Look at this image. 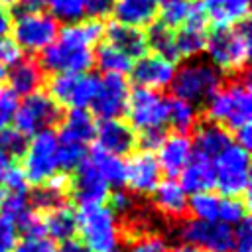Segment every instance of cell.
<instances>
[{"label":"cell","instance_id":"277c9868","mask_svg":"<svg viewBox=\"0 0 252 252\" xmlns=\"http://www.w3.org/2000/svg\"><path fill=\"white\" fill-rule=\"evenodd\" d=\"M222 85V73L211 65L209 61H187L179 69H175V75L171 79V91L173 96L187 100L191 104L207 102L209 96Z\"/></svg>","mask_w":252,"mask_h":252},{"label":"cell","instance_id":"ab89813d","mask_svg":"<svg viewBox=\"0 0 252 252\" xmlns=\"http://www.w3.org/2000/svg\"><path fill=\"white\" fill-rule=\"evenodd\" d=\"M167 132L163 128H148V130H140L136 132V138H138V150L140 152H158L161 142L165 140Z\"/></svg>","mask_w":252,"mask_h":252},{"label":"cell","instance_id":"52a82bcc","mask_svg":"<svg viewBox=\"0 0 252 252\" xmlns=\"http://www.w3.org/2000/svg\"><path fill=\"white\" fill-rule=\"evenodd\" d=\"M248 150L238 144H230L224 152L215 158V187L224 197L250 195V173H248Z\"/></svg>","mask_w":252,"mask_h":252},{"label":"cell","instance_id":"603a6c76","mask_svg":"<svg viewBox=\"0 0 252 252\" xmlns=\"http://www.w3.org/2000/svg\"><path fill=\"white\" fill-rule=\"evenodd\" d=\"M6 79H8V87L20 96V94H32L35 91L41 89L43 85V69L39 67L37 61L30 59V57H22L18 59L14 65H10V69L6 71Z\"/></svg>","mask_w":252,"mask_h":252},{"label":"cell","instance_id":"9c48e42d","mask_svg":"<svg viewBox=\"0 0 252 252\" xmlns=\"http://www.w3.org/2000/svg\"><path fill=\"white\" fill-rule=\"evenodd\" d=\"M20 167L28 185H41L57 171V138L51 130L33 134Z\"/></svg>","mask_w":252,"mask_h":252},{"label":"cell","instance_id":"ffe728a7","mask_svg":"<svg viewBox=\"0 0 252 252\" xmlns=\"http://www.w3.org/2000/svg\"><path fill=\"white\" fill-rule=\"evenodd\" d=\"M96 134V120L85 108H71L65 112L57 124V142L59 144H91Z\"/></svg>","mask_w":252,"mask_h":252},{"label":"cell","instance_id":"9a60e30c","mask_svg":"<svg viewBox=\"0 0 252 252\" xmlns=\"http://www.w3.org/2000/svg\"><path fill=\"white\" fill-rule=\"evenodd\" d=\"M126 165V181L128 191L138 197H150L154 189L161 181V167L158 158L150 152H134L128 156Z\"/></svg>","mask_w":252,"mask_h":252},{"label":"cell","instance_id":"74e56055","mask_svg":"<svg viewBox=\"0 0 252 252\" xmlns=\"http://www.w3.org/2000/svg\"><path fill=\"white\" fill-rule=\"evenodd\" d=\"M28 136H24L22 132H18L14 126H8L4 130H0V148L8 154V158L18 163L24 154H26V148H28Z\"/></svg>","mask_w":252,"mask_h":252},{"label":"cell","instance_id":"7c38bea8","mask_svg":"<svg viewBox=\"0 0 252 252\" xmlns=\"http://www.w3.org/2000/svg\"><path fill=\"white\" fill-rule=\"evenodd\" d=\"M98 77L93 73H59L47 81V94L63 108H85L93 100Z\"/></svg>","mask_w":252,"mask_h":252},{"label":"cell","instance_id":"6da1fadb","mask_svg":"<svg viewBox=\"0 0 252 252\" xmlns=\"http://www.w3.org/2000/svg\"><path fill=\"white\" fill-rule=\"evenodd\" d=\"M104 33L100 20H79L59 30L55 41L39 55L43 73H89L94 65V45Z\"/></svg>","mask_w":252,"mask_h":252},{"label":"cell","instance_id":"8d00e7d4","mask_svg":"<svg viewBox=\"0 0 252 252\" xmlns=\"http://www.w3.org/2000/svg\"><path fill=\"white\" fill-rule=\"evenodd\" d=\"M87 152L89 150L85 144H73V142L59 144L57 142V169L71 173L73 169H77L85 161Z\"/></svg>","mask_w":252,"mask_h":252},{"label":"cell","instance_id":"ac0fdd59","mask_svg":"<svg viewBox=\"0 0 252 252\" xmlns=\"http://www.w3.org/2000/svg\"><path fill=\"white\" fill-rule=\"evenodd\" d=\"M130 75H132V81L140 89L161 91L171 85V79L175 75V63H171L156 53L142 55L132 63Z\"/></svg>","mask_w":252,"mask_h":252},{"label":"cell","instance_id":"f546056e","mask_svg":"<svg viewBox=\"0 0 252 252\" xmlns=\"http://www.w3.org/2000/svg\"><path fill=\"white\" fill-rule=\"evenodd\" d=\"M87 159L100 171V175L106 179V183L114 185V187H122L126 181V165L118 156H112L108 152H104L100 146H93L87 152Z\"/></svg>","mask_w":252,"mask_h":252},{"label":"cell","instance_id":"484cf974","mask_svg":"<svg viewBox=\"0 0 252 252\" xmlns=\"http://www.w3.org/2000/svg\"><path fill=\"white\" fill-rule=\"evenodd\" d=\"M179 187L189 193H201L215 187V167L213 159L191 154L185 167L179 173Z\"/></svg>","mask_w":252,"mask_h":252},{"label":"cell","instance_id":"7bdbcfd3","mask_svg":"<svg viewBox=\"0 0 252 252\" xmlns=\"http://www.w3.org/2000/svg\"><path fill=\"white\" fill-rule=\"evenodd\" d=\"M18 59H22L20 47L14 43L12 37L0 35V65H2V67H10V65H14Z\"/></svg>","mask_w":252,"mask_h":252},{"label":"cell","instance_id":"cb8c5ba5","mask_svg":"<svg viewBox=\"0 0 252 252\" xmlns=\"http://www.w3.org/2000/svg\"><path fill=\"white\" fill-rule=\"evenodd\" d=\"M73 207H75L73 203H67V205H61V207L37 213L47 238L63 242L67 238L77 236V215H75Z\"/></svg>","mask_w":252,"mask_h":252},{"label":"cell","instance_id":"3957f363","mask_svg":"<svg viewBox=\"0 0 252 252\" xmlns=\"http://www.w3.org/2000/svg\"><path fill=\"white\" fill-rule=\"evenodd\" d=\"M250 49L252 47H250L248 20H242L226 28H215V32L207 35V43H205L209 63L215 65L220 73H230V75L246 73Z\"/></svg>","mask_w":252,"mask_h":252},{"label":"cell","instance_id":"11a10c76","mask_svg":"<svg viewBox=\"0 0 252 252\" xmlns=\"http://www.w3.org/2000/svg\"><path fill=\"white\" fill-rule=\"evenodd\" d=\"M2 219H4V217H2V215H0V224H2Z\"/></svg>","mask_w":252,"mask_h":252},{"label":"cell","instance_id":"f35d334b","mask_svg":"<svg viewBox=\"0 0 252 252\" xmlns=\"http://www.w3.org/2000/svg\"><path fill=\"white\" fill-rule=\"evenodd\" d=\"M18 104H20V96L8 85L0 83V130L8 128L12 124Z\"/></svg>","mask_w":252,"mask_h":252},{"label":"cell","instance_id":"7dc6e473","mask_svg":"<svg viewBox=\"0 0 252 252\" xmlns=\"http://www.w3.org/2000/svg\"><path fill=\"white\" fill-rule=\"evenodd\" d=\"M10 14H8V10L0 4V35H6L8 32H10Z\"/></svg>","mask_w":252,"mask_h":252},{"label":"cell","instance_id":"60d3db41","mask_svg":"<svg viewBox=\"0 0 252 252\" xmlns=\"http://www.w3.org/2000/svg\"><path fill=\"white\" fill-rule=\"evenodd\" d=\"M130 252H169L165 238L161 236V232H154V234H146L138 240H134L132 244L126 246Z\"/></svg>","mask_w":252,"mask_h":252},{"label":"cell","instance_id":"d4e9b609","mask_svg":"<svg viewBox=\"0 0 252 252\" xmlns=\"http://www.w3.org/2000/svg\"><path fill=\"white\" fill-rule=\"evenodd\" d=\"M104 33H106V43L120 49L132 61L146 55V51H148L146 33L138 28H130V26H122L118 22H112L104 28Z\"/></svg>","mask_w":252,"mask_h":252},{"label":"cell","instance_id":"db71d44e","mask_svg":"<svg viewBox=\"0 0 252 252\" xmlns=\"http://www.w3.org/2000/svg\"><path fill=\"white\" fill-rule=\"evenodd\" d=\"M112 252H122V250H116V248H114V250H112Z\"/></svg>","mask_w":252,"mask_h":252},{"label":"cell","instance_id":"d6986e66","mask_svg":"<svg viewBox=\"0 0 252 252\" xmlns=\"http://www.w3.org/2000/svg\"><path fill=\"white\" fill-rule=\"evenodd\" d=\"M232 144V136L226 128L207 118H199L191 132V154H197L207 159H215Z\"/></svg>","mask_w":252,"mask_h":252},{"label":"cell","instance_id":"5bb4252c","mask_svg":"<svg viewBox=\"0 0 252 252\" xmlns=\"http://www.w3.org/2000/svg\"><path fill=\"white\" fill-rule=\"evenodd\" d=\"M108 197V183L100 171L85 158V161L71 171V193L73 205H104Z\"/></svg>","mask_w":252,"mask_h":252},{"label":"cell","instance_id":"1f68e13d","mask_svg":"<svg viewBox=\"0 0 252 252\" xmlns=\"http://www.w3.org/2000/svg\"><path fill=\"white\" fill-rule=\"evenodd\" d=\"M146 43H148V49H152L156 55H159L171 63L179 61V53H177V45H175V33L171 28L163 26L161 22H154L152 26H148Z\"/></svg>","mask_w":252,"mask_h":252},{"label":"cell","instance_id":"4fadbf2b","mask_svg":"<svg viewBox=\"0 0 252 252\" xmlns=\"http://www.w3.org/2000/svg\"><path fill=\"white\" fill-rule=\"evenodd\" d=\"M128 94H130V87L124 75H104L102 79H98L96 93L89 102L91 114L100 120L120 118L126 110Z\"/></svg>","mask_w":252,"mask_h":252},{"label":"cell","instance_id":"bcb514c9","mask_svg":"<svg viewBox=\"0 0 252 252\" xmlns=\"http://www.w3.org/2000/svg\"><path fill=\"white\" fill-rule=\"evenodd\" d=\"M57 252H89L85 248V244L75 236V238H67L61 242V246L57 248Z\"/></svg>","mask_w":252,"mask_h":252},{"label":"cell","instance_id":"30bf717a","mask_svg":"<svg viewBox=\"0 0 252 252\" xmlns=\"http://www.w3.org/2000/svg\"><path fill=\"white\" fill-rule=\"evenodd\" d=\"M179 238L207 252H234V230L226 222L187 219L177 224Z\"/></svg>","mask_w":252,"mask_h":252},{"label":"cell","instance_id":"f6af8a7d","mask_svg":"<svg viewBox=\"0 0 252 252\" xmlns=\"http://www.w3.org/2000/svg\"><path fill=\"white\" fill-rule=\"evenodd\" d=\"M16 244V228L8 219H2L0 224V252H10Z\"/></svg>","mask_w":252,"mask_h":252},{"label":"cell","instance_id":"7a4b0ae2","mask_svg":"<svg viewBox=\"0 0 252 252\" xmlns=\"http://www.w3.org/2000/svg\"><path fill=\"white\" fill-rule=\"evenodd\" d=\"M252 116V94H250V83L248 73L236 75L228 83H222L207 100L203 118L220 124L230 132V136L250 124Z\"/></svg>","mask_w":252,"mask_h":252},{"label":"cell","instance_id":"44dd1931","mask_svg":"<svg viewBox=\"0 0 252 252\" xmlns=\"http://www.w3.org/2000/svg\"><path fill=\"white\" fill-rule=\"evenodd\" d=\"M158 152H159L158 158L159 167L165 171L167 179H175L185 167L187 159L191 158V136L171 132L165 136Z\"/></svg>","mask_w":252,"mask_h":252},{"label":"cell","instance_id":"b9f144b4","mask_svg":"<svg viewBox=\"0 0 252 252\" xmlns=\"http://www.w3.org/2000/svg\"><path fill=\"white\" fill-rule=\"evenodd\" d=\"M10 252H57V246H55V240H51L47 236L22 238L20 242H16L12 246Z\"/></svg>","mask_w":252,"mask_h":252},{"label":"cell","instance_id":"5b68a950","mask_svg":"<svg viewBox=\"0 0 252 252\" xmlns=\"http://www.w3.org/2000/svg\"><path fill=\"white\" fill-rule=\"evenodd\" d=\"M10 32L14 43L24 53H41L45 47H49L57 33L59 24L49 12H22L10 20Z\"/></svg>","mask_w":252,"mask_h":252},{"label":"cell","instance_id":"681fc988","mask_svg":"<svg viewBox=\"0 0 252 252\" xmlns=\"http://www.w3.org/2000/svg\"><path fill=\"white\" fill-rule=\"evenodd\" d=\"M169 252H207V250L197 248V246H193V244H181V246H177V248H173V250H169Z\"/></svg>","mask_w":252,"mask_h":252},{"label":"cell","instance_id":"816d5d0a","mask_svg":"<svg viewBox=\"0 0 252 252\" xmlns=\"http://www.w3.org/2000/svg\"><path fill=\"white\" fill-rule=\"evenodd\" d=\"M4 79H6V67H2V65H0V83H2Z\"/></svg>","mask_w":252,"mask_h":252},{"label":"cell","instance_id":"8fae6325","mask_svg":"<svg viewBox=\"0 0 252 252\" xmlns=\"http://www.w3.org/2000/svg\"><path fill=\"white\" fill-rule=\"evenodd\" d=\"M124 114L128 116V124L138 132L148 128H163L167 122V96H163L159 91L136 87L128 94Z\"/></svg>","mask_w":252,"mask_h":252},{"label":"cell","instance_id":"d590c367","mask_svg":"<svg viewBox=\"0 0 252 252\" xmlns=\"http://www.w3.org/2000/svg\"><path fill=\"white\" fill-rule=\"evenodd\" d=\"M219 217L226 224H230V222L238 224L244 217H250V197L242 195V197H224V199H220Z\"/></svg>","mask_w":252,"mask_h":252},{"label":"cell","instance_id":"e0dca14e","mask_svg":"<svg viewBox=\"0 0 252 252\" xmlns=\"http://www.w3.org/2000/svg\"><path fill=\"white\" fill-rule=\"evenodd\" d=\"M94 140H96V146H100L104 152L118 158L130 156L138 150L136 130L122 118H110L96 124Z\"/></svg>","mask_w":252,"mask_h":252},{"label":"cell","instance_id":"7402d4cb","mask_svg":"<svg viewBox=\"0 0 252 252\" xmlns=\"http://www.w3.org/2000/svg\"><path fill=\"white\" fill-rule=\"evenodd\" d=\"M158 2L156 0H114L112 14L114 22L130 28H148L158 18Z\"/></svg>","mask_w":252,"mask_h":252},{"label":"cell","instance_id":"83f0119b","mask_svg":"<svg viewBox=\"0 0 252 252\" xmlns=\"http://www.w3.org/2000/svg\"><path fill=\"white\" fill-rule=\"evenodd\" d=\"M250 0H201L205 16L217 28L234 26L248 16Z\"/></svg>","mask_w":252,"mask_h":252},{"label":"cell","instance_id":"8992f818","mask_svg":"<svg viewBox=\"0 0 252 252\" xmlns=\"http://www.w3.org/2000/svg\"><path fill=\"white\" fill-rule=\"evenodd\" d=\"M77 238L89 252H112L116 248L114 215L104 205H79Z\"/></svg>","mask_w":252,"mask_h":252},{"label":"cell","instance_id":"4316f807","mask_svg":"<svg viewBox=\"0 0 252 252\" xmlns=\"http://www.w3.org/2000/svg\"><path fill=\"white\" fill-rule=\"evenodd\" d=\"M159 22L171 30L185 26L187 22H209L201 0H167L158 10Z\"/></svg>","mask_w":252,"mask_h":252},{"label":"cell","instance_id":"e575fe53","mask_svg":"<svg viewBox=\"0 0 252 252\" xmlns=\"http://www.w3.org/2000/svg\"><path fill=\"white\" fill-rule=\"evenodd\" d=\"M47 12L65 24L85 20V0H45Z\"/></svg>","mask_w":252,"mask_h":252},{"label":"cell","instance_id":"ba28073f","mask_svg":"<svg viewBox=\"0 0 252 252\" xmlns=\"http://www.w3.org/2000/svg\"><path fill=\"white\" fill-rule=\"evenodd\" d=\"M61 116L63 108L47 93L35 91L32 94H26L24 100L18 104L12 124L24 136H33L37 132L51 130L53 126L57 128Z\"/></svg>","mask_w":252,"mask_h":252},{"label":"cell","instance_id":"c3c4849f","mask_svg":"<svg viewBox=\"0 0 252 252\" xmlns=\"http://www.w3.org/2000/svg\"><path fill=\"white\" fill-rule=\"evenodd\" d=\"M12 163H14V161H12V159L8 158V154H6V152H4L2 148H0V179L4 177V173H6V169H8V167H10Z\"/></svg>","mask_w":252,"mask_h":252},{"label":"cell","instance_id":"ee69618b","mask_svg":"<svg viewBox=\"0 0 252 252\" xmlns=\"http://www.w3.org/2000/svg\"><path fill=\"white\" fill-rule=\"evenodd\" d=\"M114 0H85V16L93 20H102L112 14Z\"/></svg>","mask_w":252,"mask_h":252},{"label":"cell","instance_id":"836d02e7","mask_svg":"<svg viewBox=\"0 0 252 252\" xmlns=\"http://www.w3.org/2000/svg\"><path fill=\"white\" fill-rule=\"evenodd\" d=\"M187 205H189L191 219H199V220H217L219 219L220 199L209 191L195 193L191 197V201H187Z\"/></svg>","mask_w":252,"mask_h":252},{"label":"cell","instance_id":"2e32d148","mask_svg":"<svg viewBox=\"0 0 252 252\" xmlns=\"http://www.w3.org/2000/svg\"><path fill=\"white\" fill-rule=\"evenodd\" d=\"M150 197H152L150 205L154 207V211L158 213V217L163 220L165 226L173 228L179 222L191 219L185 191L179 187V183L175 179L159 181V185L154 189V193Z\"/></svg>","mask_w":252,"mask_h":252},{"label":"cell","instance_id":"f1b7e54d","mask_svg":"<svg viewBox=\"0 0 252 252\" xmlns=\"http://www.w3.org/2000/svg\"><path fill=\"white\" fill-rule=\"evenodd\" d=\"M175 33V45L179 59L181 57H197L201 51H205L207 43V22H187L185 26L177 28Z\"/></svg>","mask_w":252,"mask_h":252},{"label":"cell","instance_id":"d6a6232c","mask_svg":"<svg viewBox=\"0 0 252 252\" xmlns=\"http://www.w3.org/2000/svg\"><path fill=\"white\" fill-rule=\"evenodd\" d=\"M132 59L110 43H100L94 49V65L104 75H126L132 69Z\"/></svg>","mask_w":252,"mask_h":252},{"label":"cell","instance_id":"4dcf8cb0","mask_svg":"<svg viewBox=\"0 0 252 252\" xmlns=\"http://www.w3.org/2000/svg\"><path fill=\"white\" fill-rule=\"evenodd\" d=\"M199 118H201V114H199L195 104L181 100L177 96L167 98V124L171 126V132L191 136Z\"/></svg>","mask_w":252,"mask_h":252},{"label":"cell","instance_id":"f907efd6","mask_svg":"<svg viewBox=\"0 0 252 252\" xmlns=\"http://www.w3.org/2000/svg\"><path fill=\"white\" fill-rule=\"evenodd\" d=\"M22 0H0V4L4 6V8H8V6H18Z\"/></svg>","mask_w":252,"mask_h":252},{"label":"cell","instance_id":"f5cc1de1","mask_svg":"<svg viewBox=\"0 0 252 252\" xmlns=\"http://www.w3.org/2000/svg\"><path fill=\"white\" fill-rule=\"evenodd\" d=\"M156 2H158V4H159V2H167V0H156Z\"/></svg>","mask_w":252,"mask_h":252}]
</instances>
